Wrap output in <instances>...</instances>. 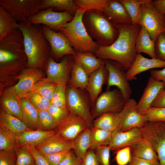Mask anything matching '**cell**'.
Listing matches in <instances>:
<instances>
[{"instance_id": "6da1fadb", "label": "cell", "mask_w": 165, "mask_h": 165, "mask_svg": "<svg viewBox=\"0 0 165 165\" xmlns=\"http://www.w3.org/2000/svg\"><path fill=\"white\" fill-rule=\"evenodd\" d=\"M119 33L118 37L111 45L99 46L95 54L103 60H110L120 63L126 71L131 67L136 54L135 41L141 26L132 24L115 25Z\"/></svg>"}, {"instance_id": "7a4b0ae2", "label": "cell", "mask_w": 165, "mask_h": 165, "mask_svg": "<svg viewBox=\"0 0 165 165\" xmlns=\"http://www.w3.org/2000/svg\"><path fill=\"white\" fill-rule=\"evenodd\" d=\"M24 37L28 68H44L51 56V49L40 24L28 21L18 23Z\"/></svg>"}, {"instance_id": "3957f363", "label": "cell", "mask_w": 165, "mask_h": 165, "mask_svg": "<svg viewBox=\"0 0 165 165\" xmlns=\"http://www.w3.org/2000/svg\"><path fill=\"white\" fill-rule=\"evenodd\" d=\"M82 21L88 33L99 46H110L118 37V32L115 25L103 12L86 11Z\"/></svg>"}, {"instance_id": "277c9868", "label": "cell", "mask_w": 165, "mask_h": 165, "mask_svg": "<svg viewBox=\"0 0 165 165\" xmlns=\"http://www.w3.org/2000/svg\"><path fill=\"white\" fill-rule=\"evenodd\" d=\"M84 12L77 9L72 19L59 31L68 39L76 53H95L99 45L88 33L82 21Z\"/></svg>"}, {"instance_id": "5b68a950", "label": "cell", "mask_w": 165, "mask_h": 165, "mask_svg": "<svg viewBox=\"0 0 165 165\" xmlns=\"http://www.w3.org/2000/svg\"><path fill=\"white\" fill-rule=\"evenodd\" d=\"M126 103L118 88L106 90L98 96L93 105L92 117L94 119L105 113H119Z\"/></svg>"}, {"instance_id": "8992f818", "label": "cell", "mask_w": 165, "mask_h": 165, "mask_svg": "<svg viewBox=\"0 0 165 165\" xmlns=\"http://www.w3.org/2000/svg\"><path fill=\"white\" fill-rule=\"evenodd\" d=\"M145 28L156 43L159 35L165 32V21L163 16L155 9L152 0L148 1L141 6V14L138 23Z\"/></svg>"}, {"instance_id": "52a82bcc", "label": "cell", "mask_w": 165, "mask_h": 165, "mask_svg": "<svg viewBox=\"0 0 165 165\" xmlns=\"http://www.w3.org/2000/svg\"><path fill=\"white\" fill-rule=\"evenodd\" d=\"M139 129L157 154L160 165H165V122L148 121Z\"/></svg>"}, {"instance_id": "ba28073f", "label": "cell", "mask_w": 165, "mask_h": 165, "mask_svg": "<svg viewBox=\"0 0 165 165\" xmlns=\"http://www.w3.org/2000/svg\"><path fill=\"white\" fill-rule=\"evenodd\" d=\"M108 75L106 90L112 86H116L120 91L127 102L130 98L132 90L129 82L126 70L119 62L110 60H104Z\"/></svg>"}, {"instance_id": "9c48e42d", "label": "cell", "mask_w": 165, "mask_h": 165, "mask_svg": "<svg viewBox=\"0 0 165 165\" xmlns=\"http://www.w3.org/2000/svg\"><path fill=\"white\" fill-rule=\"evenodd\" d=\"M42 0H0V5L19 23L28 21L41 9Z\"/></svg>"}, {"instance_id": "30bf717a", "label": "cell", "mask_w": 165, "mask_h": 165, "mask_svg": "<svg viewBox=\"0 0 165 165\" xmlns=\"http://www.w3.org/2000/svg\"><path fill=\"white\" fill-rule=\"evenodd\" d=\"M66 93L67 107L84 119L90 128H92L94 119L90 111L91 103L89 97L81 90L69 86Z\"/></svg>"}, {"instance_id": "8fae6325", "label": "cell", "mask_w": 165, "mask_h": 165, "mask_svg": "<svg viewBox=\"0 0 165 165\" xmlns=\"http://www.w3.org/2000/svg\"><path fill=\"white\" fill-rule=\"evenodd\" d=\"M43 33L51 49V56L57 62L67 55L76 53L67 38L59 31H56L42 25Z\"/></svg>"}, {"instance_id": "7c38bea8", "label": "cell", "mask_w": 165, "mask_h": 165, "mask_svg": "<svg viewBox=\"0 0 165 165\" xmlns=\"http://www.w3.org/2000/svg\"><path fill=\"white\" fill-rule=\"evenodd\" d=\"M74 62L72 55L64 56L59 62L56 61L51 56L45 67L47 75L46 79L57 85L66 86Z\"/></svg>"}, {"instance_id": "4fadbf2b", "label": "cell", "mask_w": 165, "mask_h": 165, "mask_svg": "<svg viewBox=\"0 0 165 165\" xmlns=\"http://www.w3.org/2000/svg\"><path fill=\"white\" fill-rule=\"evenodd\" d=\"M74 16L67 12H57L52 8L41 10L28 20L30 23L44 25L56 31L64 27Z\"/></svg>"}, {"instance_id": "5bb4252c", "label": "cell", "mask_w": 165, "mask_h": 165, "mask_svg": "<svg viewBox=\"0 0 165 165\" xmlns=\"http://www.w3.org/2000/svg\"><path fill=\"white\" fill-rule=\"evenodd\" d=\"M137 104L134 99H130L119 112V130L125 131L134 127L140 128L147 122L146 117L137 110Z\"/></svg>"}, {"instance_id": "9a60e30c", "label": "cell", "mask_w": 165, "mask_h": 165, "mask_svg": "<svg viewBox=\"0 0 165 165\" xmlns=\"http://www.w3.org/2000/svg\"><path fill=\"white\" fill-rule=\"evenodd\" d=\"M70 111L68 117L55 130L57 133L61 137L74 141L80 133L89 127L84 119Z\"/></svg>"}, {"instance_id": "2e32d148", "label": "cell", "mask_w": 165, "mask_h": 165, "mask_svg": "<svg viewBox=\"0 0 165 165\" xmlns=\"http://www.w3.org/2000/svg\"><path fill=\"white\" fill-rule=\"evenodd\" d=\"M42 72L40 68H28L24 69L19 77L18 82L10 89L20 99L31 91L35 83L42 79Z\"/></svg>"}, {"instance_id": "e0dca14e", "label": "cell", "mask_w": 165, "mask_h": 165, "mask_svg": "<svg viewBox=\"0 0 165 165\" xmlns=\"http://www.w3.org/2000/svg\"><path fill=\"white\" fill-rule=\"evenodd\" d=\"M142 138L139 128L134 127L127 131L112 132L108 146L110 150L117 151L123 148L131 147Z\"/></svg>"}, {"instance_id": "ac0fdd59", "label": "cell", "mask_w": 165, "mask_h": 165, "mask_svg": "<svg viewBox=\"0 0 165 165\" xmlns=\"http://www.w3.org/2000/svg\"><path fill=\"white\" fill-rule=\"evenodd\" d=\"M74 144V141L67 140L56 133L35 147L42 155H45L72 149Z\"/></svg>"}, {"instance_id": "d6986e66", "label": "cell", "mask_w": 165, "mask_h": 165, "mask_svg": "<svg viewBox=\"0 0 165 165\" xmlns=\"http://www.w3.org/2000/svg\"><path fill=\"white\" fill-rule=\"evenodd\" d=\"M165 67V61L157 58L148 59L140 53H137L132 66L127 71L128 80L136 79V76L143 72L155 68Z\"/></svg>"}, {"instance_id": "ffe728a7", "label": "cell", "mask_w": 165, "mask_h": 165, "mask_svg": "<svg viewBox=\"0 0 165 165\" xmlns=\"http://www.w3.org/2000/svg\"><path fill=\"white\" fill-rule=\"evenodd\" d=\"M108 72L104 64L89 76L86 89L90 103L94 105L101 92L103 85L107 84Z\"/></svg>"}, {"instance_id": "44dd1931", "label": "cell", "mask_w": 165, "mask_h": 165, "mask_svg": "<svg viewBox=\"0 0 165 165\" xmlns=\"http://www.w3.org/2000/svg\"><path fill=\"white\" fill-rule=\"evenodd\" d=\"M163 89L164 85L162 82L150 76L143 94L137 104V110L140 112L150 107L158 93Z\"/></svg>"}, {"instance_id": "7402d4cb", "label": "cell", "mask_w": 165, "mask_h": 165, "mask_svg": "<svg viewBox=\"0 0 165 165\" xmlns=\"http://www.w3.org/2000/svg\"><path fill=\"white\" fill-rule=\"evenodd\" d=\"M0 49L9 51L24 59V55L26 54L24 37L19 28L0 39Z\"/></svg>"}, {"instance_id": "603a6c76", "label": "cell", "mask_w": 165, "mask_h": 165, "mask_svg": "<svg viewBox=\"0 0 165 165\" xmlns=\"http://www.w3.org/2000/svg\"><path fill=\"white\" fill-rule=\"evenodd\" d=\"M103 12L115 25L131 24L127 11L119 0H109Z\"/></svg>"}, {"instance_id": "cb8c5ba5", "label": "cell", "mask_w": 165, "mask_h": 165, "mask_svg": "<svg viewBox=\"0 0 165 165\" xmlns=\"http://www.w3.org/2000/svg\"><path fill=\"white\" fill-rule=\"evenodd\" d=\"M56 133V130L45 131L38 129L25 131L17 135L19 145L35 146Z\"/></svg>"}, {"instance_id": "d4e9b609", "label": "cell", "mask_w": 165, "mask_h": 165, "mask_svg": "<svg viewBox=\"0 0 165 165\" xmlns=\"http://www.w3.org/2000/svg\"><path fill=\"white\" fill-rule=\"evenodd\" d=\"M73 57L74 61L82 67L89 76L104 64V60L91 52L76 53Z\"/></svg>"}, {"instance_id": "484cf974", "label": "cell", "mask_w": 165, "mask_h": 165, "mask_svg": "<svg viewBox=\"0 0 165 165\" xmlns=\"http://www.w3.org/2000/svg\"><path fill=\"white\" fill-rule=\"evenodd\" d=\"M155 44L146 29L141 26L135 41V48L137 53H143L148 54L151 58H156Z\"/></svg>"}, {"instance_id": "4316f807", "label": "cell", "mask_w": 165, "mask_h": 165, "mask_svg": "<svg viewBox=\"0 0 165 165\" xmlns=\"http://www.w3.org/2000/svg\"><path fill=\"white\" fill-rule=\"evenodd\" d=\"M19 99L22 121L32 130L38 129V111L26 97H22Z\"/></svg>"}, {"instance_id": "83f0119b", "label": "cell", "mask_w": 165, "mask_h": 165, "mask_svg": "<svg viewBox=\"0 0 165 165\" xmlns=\"http://www.w3.org/2000/svg\"><path fill=\"white\" fill-rule=\"evenodd\" d=\"M0 127L17 135L25 131L33 130L21 120L9 115L2 108L0 111Z\"/></svg>"}, {"instance_id": "f1b7e54d", "label": "cell", "mask_w": 165, "mask_h": 165, "mask_svg": "<svg viewBox=\"0 0 165 165\" xmlns=\"http://www.w3.org/2000/svg\"><path fill=\"white\" fill-rule=\"evenodd\" d=\"M1 103L2 108L6 112L22 121L19 99L10 89L2 95Z\"/></svg>"}, {"instance_id": "f546056e", "label": "cell", "mask_w": 165, "mask_h": 165, "mask_svg": "<svg viewBox=\"0 0 165 165\" xmlns=\"http://www.w3.org/2000/svg\"><path fill=\"white\" fill-rule=\"evenodd\" d=\"M132 156L144 159L158 160V157L151 144L142 138L130 147Z\"/></svg>"}, {"instance_id": "4dcf8cb0", "label": "cell", "mask_w": 165, "mask_h": 165, "mask_svg": "<svg viewBox=\"0 0 165 165\" xmlns=\"http://www.w3.org/2000/svg\"><path fill=\"white\" fill-rule=\"evenodd\" d=\"M119 112L106 113L94 120L93 127L113 132L119 130Z\"/></svg>"}, {"instance_id": "1f68e13d", "label": "cell", "mask_w": 165, "mask_h": 165, "mask_svg": "<svg viewBox=\"0 0 165 165\" xmlns=\"http://www.w3.org/2000/svg\"><path fill=\"white\" fill-rule=\"evenodd\" d=\"M71 73L69 86L81 90L86 89L89 76L82 67L75 61Z\"/></svg>"}, {"instance_id": "d6a6232c", "label": "cell", "mask_w": 165, "mask_h": 165, "mask_svg": "<svg viewBox=\"0 0 165 165\" xmlns=\"http://www.w3.org/2000/svg\"><path fill=\"white\" fill-rule=\"evenodd\" d=\"M91 129L88 128L80 133L74 141L73 150L76 157L82 160L89 149L91 142Z\"/></svg>"}, {"instance_id": "836d02e7", "label": "cell", "mask_w": 165, "mask_h": 165, "mask_svg": "<svg viewBox=\"0 0 165 165\" xmlns=\"http://www.w3.org/2000/svg\"><path fill=\"white\" fill-rule=\"evenodd\" d=\"M52 8L57 12H67L74 16L77 9L74 0H42L40 9Z\"/></svg>"}, {"instance_id": "e575fe53", "label": "cell", "mask_w": 165, "mask_h": 165, "mask_svg": "<svg viewBox=\"0 0 165 165\" xmlns=\"http://www.w3.org/2000/svg\"><path fill=\"white\" fill-rule=\"evenodd\" d=\"M18 23L11 14L0 6V39L18 29Z\"/></svg>"}, {"instance_id": "d590c367", "label": "cell", "mask_w": 165, "mask_h": 165, "mask_svg": "<svg viewBox=\"0 0 165 165\" xmlns=\"http://www.w3.org/2000/svg\"><path fill=\"white\" fill-rule=\"evenodd\" d=\"M112 135V132L93 127L91 129V142L89 149L94 150L100 146L108 145Z\"/></svg>"}, {"instance_id": "8d00e7d4", "label": "cell", "mask_w": 165, "mask_h": 165, "mask_svg": "<svg viewBox=\"0 0 165 165\" xmlns=\"http://www.w3.org/2000/svg\"><path fill=\"white\" fill-rule=\"evenodd\" d=\"M57 85L46 78H42L35 83L31 91L37 93L50 101Z\"/></svg>"}, {"instance_id": "74e56055", "label": "cell", "mask_w": 165, "mask_h": 165, "mask_svg": "<svg viewBox=\"0 0 165 165\" xmlns=\"http://www.w3.org/2000/svg\"><path fill=\"white\" fill-rule=\"evenodd\" d=\"M18 145L17 135L0 127V151H14Z\"/></svg>"}, {"instance_id": "f35d334b", "label": "cell", "mask_w": 165, "mask_h": 165, "mask_svg": "<svg viewBox=\"0 0 165 165\" xmlns=\"http://www.w3.org/2000/svg\"><path fill=\"white\" fill-rule=\"evenodd\" d=\"M123 6L131 21V24H138L141 14V6L148 0H119Z\"/></svg>"}, {"instance_id": "ab89813d", "label": "cell", "mask_w": 165, "mask_h": 165, "mask_svg": "<svg viewBox=\"0 0 165 165\" xmlns=\"http://www.w3.org/2000/svg\"><path fill=\"white\" fill-rule=\"evenodd\" d=\"M109 0H74L77 9L84 12L94 11L103 12Z\"/></svg>"}, {"instance_id": "60d3db41", "label": "cell", "mask_w": 165, "mask_h": 165, "mask_svg": "<svg viewBox=\"0 0 165 165\" xmlns=\"http://www.w3.org/2000/svg\"><path fill=\"white\" fill-rule=\"evenodd\" d=\"M38 129L45 131L56 129L57 124L47 110L38 111Z\"/></svg>"}, {"instance_id": "b9f144b4", "label": "cell", "mask_w": 165, "mask_h": 165, "mask_svg": "<svg viewBox=\"0 0 165 165\" xmlns=\"http://www.w3.org/2000/svg\"><path fill=\"white\" fill-rule=\"evenodd\" d=\"M23 97L28 99L38 111L47 110L51 104L50 101L32 91L26 94Z\"/></svg>"}, {"instance_id": "7bdbcfd3", "label": "cell", "mask_w": 165, "mask_h": 165, "mask_svg": "<svg viewBox=\"0 0 165 165\" xmlns=\"http://www.w3.org/2000/svg\"><path fill=\"white\" fill-rule=\"evenodd\" d=\"M17 157L16 165L35 164L34 159L25 146L18 145L15 150Z\"/></svg>"}, {"instance_id": "ee69618b", "label": "cell", "mask_w": 165, "mask_h": 165, "mask_svg": "<svg viewBox=\"0 0 165 165\" xmlns=\"http://www.w3.org/2000/svg\"><path fill=\"white\" fill-rule=\"evenodd\" d=\"M139 112L145 116L148 121L165 122V107H151Z\"/></svg>"}, {"instance_id": "f6af8a7d", "label": "cell", "mask_w": 165, "mask_h": 165, "mask_svg": "<svg viewBox=\"0 0 165 165\" xmlns=\"http://www.w3.org/2000/svg\"><path fill=\"white\" fill-rule=\"evenodd\" d=\"M47 110L54 119L57 127L66 118L70 112L67 106L60 107L51 104Z\"/></svg>"}, {"instance_id": "bcb514c9", "label": "cell", "mask_w": 165, "mask_h": 165, "mask_svg": "<svg viewBox=\"0 0 165 165\" xmlns=\"http://www.w3.org/2000/svg\"><path fill=\"white\" fill-rule=\"evenodd\" d=\"M66 87L61 84L57 85L50 101L51 104L60 107L67 106Z\"/></svg>"}, {"instance_id": "7dc6e473", "label": "cell", "mask_w": 165, "mask_h": 165, "mask_svg": "<svg viewBox=\"0 0 165 165\" xmlns=\"http://www.w3.org/2000/svg\"><path fill=\"white\" fill-rule=\"evenodd\" d=\"M116 153L115 160L118 165H127L130 161L132 156L130 147L123 148Z\"/></svg>"}, {"instance_id": "c3c4849f", "label": "cell", "mask_w": 165, "mask_h": 165, "mask_svg": "<svg viewBox=\"0 0 165 165\" xmlns=\"http://www.w3.org/2000/svg\"><path fill=\"white\" fill-rule=\"evenodd\" d=\"M95 154L101 165H110V148L108 145L98 147L95 149Z\"/></svg>"}, {"instance_id": "681fc988", "label": "cell", "mask_w": 165, "mask_h": 165, "mask_svg": "<svg viewBox=\"0 0 165 165\" xmlns=\"http://www.w3.org/2000/svg\"><path fill=\"white\" fill-rule=\"evenodd\" d=\"M156 58L165 61V34L162 33L158 36L155 44Z\"/></svg>"}, {"instance_id": "f907efd6", "label": "cell", "mask_w": 165, "mask_h": 165, "mask_svg": "<svg viewBox=\"0 0 165 165\" xmlns=\"http://www.w3.org/2000/svg\"><path fill=\"white\" fill-rule=\"evenodd\" d=\"M72 149L43 155L50 165H59Z\"/></svg>"}, {"instance_id": "816d5d0a", "label": "cell", "mask_w": 165, "mask_h": 165, "mask_svg": "<svg viewBox=\"0 0 165 165\" xmlns=\"http://www.w3.org/2000/svg\"><path fill=\"white\" fill-rule=\"evenodd\" d=\"M16 160L15 151H0V165H16Z\"/></svg>"}, {"instance_id": "f5cc1de1", "label": "cell", "mask_w": 165, "mask_h": 165, "mask_svg": "<svg viewBox=\"0 0 165 165\" xmlns=\"http://www.w3.org/2000/svg\"><path fill=\"white\" fill-rule=\"evenodd\" d=\"M33 156L36 165H50L44 156L34 146L26 145Z\"/></svg>"}, {"instance_id": "db71d44e", "label": "cell", "mask_w": 165, "mask_h": 165, "mask_svg": "<svg viewBox=\"0 0 165 165\" xmlns=\"http://www.w3.org/2000/svg\"><path fill=\"white\" fill-rule=\"evenodd\" d=\"M82 161L76 157L72 149L59 165H82Z\"/></svg>"}, {"instance_id": "11a10c76", "label": "cell", "mask_w": 165, "mask_h": 165, "mask_svg": "<svg viewBox=\"0 0 165 165\" xmlns=\"http://www.w3.org/2000/svg\"><path fill=\"white\" fill-rule=\"evenodd\" d=\"M82 165H101L93 150H89L82 159Z\"/></svg>"}, {"instance_id": "9f6ffc18", "label": "cell", "mask_w": 165, "mask_h": 165, "mask_svg": "<svg viewBox=\"0 0 165 165\" xmlns=\"http://www.w3.org/2000/svg\"><path fill=\"white\" fill-rule=\"evenodd\" d=\"M18 59L24 60L23 59L13 53L6 50L0 49L1 64H4Z\"/></svg>"}, {"instance_id": "6f0895ef", "label": "cell", "mask_w": 165, "mask_h": 165, "mask_svg": "<svg viewBox=\"0 0 165 165\" xmlns=\"http://www.w3.org/2000/svg\"><path fill=\"white\" fill-rule=\"evenodd\" d=\"M127 165H160L159 161L149 160L131 156L130 161Z\"/></svg>"}, {"instance_id": "680465c9", "label": "cell", "mask_w": 165, "mask_h": 165, "mask_svg": "<svg viewBox=\"0 0 165 165\" xmlns=\"http://www.w3.org/2000/svg\"><path fill=\"white\" fill-rule=\"evenodd\" d=\"M152 107H165V89L161 90L158 93L151 105Z\"/></svg>"}, {"instance_id": "91938a15", "label": "cell", "mask_w": 165, "mask_h": 165, "mask_svg": "<svg viewBox=\"0 0 165 165\" xmlns=\"http://www.w3.org/2000/svg\"><path fill=\"white\" fill-rule=\"evenodd\" d=\"M150 73L151 76L156 80L163 82L165 89V67L161 70H151Z\"/></svg>"}, {"instance_id": "94428289", "label": "cell", "mask_w": 165, "mask_h": 165, "mask_svg": "<svg viewBox=\"0 0 165 165\" xmlns=\"http://www.w3.org/2000/svg\"><path fill=\"white\" fill-rule=\"evenodd\" d=\"M152 2L156 11L164 16L165 15V0H152Z\"/></svg>"}, {"instance_id": "6125c7cd", "label": "cell", "mask_w": 165, "mask_h": 165, "mask_svg": "<svg viewBox=\"0 0 165 165\" xmlns=\"http://www.w3.org/2000/svg\"><path fill=\"white\" fill-rule=\"evenodd\" d=\"M164 19L165 21V15L164 16Z\"/></svg>"}, {"instance_id": "be15d7a7", "label": "cell", "mask_w": 165, "mask_h": 165, "mask_svg": "<svg viewBox=\"0 0 165 165\" xmlns=\"http://www.w3.org/2000/svg\"><path fill=\"white\" fill-rule=\"evenodd\" d=\"M32 165H36L35 164Z\"/></svg>"}, {"instance_id": "e7e4bbea", "label": "cell", "mask_w": 165, "mask_h": 165, "mask_svg": "<svg viewBox=\"0 0 165 165\" xmlns=\"http://www.w3.org/2000/svg\"><path fill=\"white\" fill-rule=\"evenodd\" d=\"M164 33H165V32Z\"/></svg>"}]
</instances>
